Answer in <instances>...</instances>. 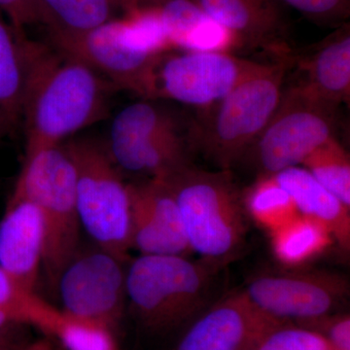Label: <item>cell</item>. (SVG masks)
Listing matches in <instances>:
<instances>
[{
	"label": "cell",
	"mask_w": 350,
	"mask_h": 350,
	"mask_svg": "<svg viewBox=\"0 0 350 350\" xmlns=\"http://www.w3.org/2000/svg\"><path fill=\"white\" fill-rule=\"evenodd\" d=\"M51 338L66 350H119L117 334L111 329L63 312Z\"/></svg>",
	"instance_id": "484cf974"
},
{
	"label": "cell",
	"mask_w": 350,
	"mask_h": 350,
	"mask_svg": "<svg viewBox=\"0 0 350 350\" xmlns=\"http://www.w3.org/2000/svg\"><path fill=\"white\" fill-rule=\"evenodd\" d=\"M317 181L350 208V160L347 149L331 137L301 163Z\"/></svg>",
	"instance_id": "d4e9b609"
},
{
	"label": "cell",
	"mask_w": 350,
	"mask_h": 350,
	"mask_svg": "<svg viewBox=\"0 0 350 350\" xmlns=\"http://www.w3.org/2000/svg\"><path fill=\"white\" fill-rule=\"evenodd\" d=\"M10 135V131L8 130V126H7L5 121H4L1 115H0V138L3 137L4 135Z\"/></svg>",
	"instance_id": "836d02e7"
},
{
	"label": "cell",
	"mask_w": 350,
	"mask_h": 350,
	"mask_svg": "<svg viewBox=\"0 0 350 350\" xmlns=\"http://www.w3.org/2000/svg\"><path fill=\"white\" fill-rule=\"evenodd\" d=\"M43 252L44 227L38 206L12 193L0 220V267L22 286L36 292Z\"/></svg>",
	"instance_id": "2e32d148"
},
{
	"label": "cell",
	"mask_w": 350,
	"mask_h": 350,
	"mask_svg": "<svg viewBox=\"0 0 350 350\" xmlns=\"http://www.w3.org/2000/svg\"><path fill=\"white\" fill-rule=\"evenodd\" d=\"M290 86L335 109L350 100V25L349 23L314 45L291 55ZM287 76V75H286Z\"/></svg>",
	"instance_id": "4fadbf2b"
},
{
	"label": "cell",
	"mask_w": 350,
	"mask_h": 350,
	"mask_svg": "<svg viewBox=\"0 0 350 350\" xmlns=\"http://www.w3.org/2000/svg\"><path fill=\"white\" fill-rule=\"evenodd\" d=\"M161 179L178 206L192 253L222 268L237 259L247 228L231 170L211 172L190 163Z\"/></svg>",
	"instance_id": "3957f363"
},
{
	"label": "cell",
	"mask_w": 350,
	"mask_h": 350,
	"mask_svg": "<svg viewBox=\"0 0 350 350\" xmlns=\"http://www.w3.org/2000/svg\"><path fill=\"white\" fill-rule=\"evenodd\" d=\"M129 262V261H128ZM94 245L64 269L57 286L64 314L89 320L118 334L126 310V262Z\"/></svg>",
	"instance_id": "30bf717a"
},
{
	"label": "cell",
	"mask_w": 350,
	"mask_h": 350,
	"mask_svg": "<svg viewBox=\"0 0 350 350\" xmlns=\"http://www.w3.org/2000/svg\"><path fill=\"white\" fill-rule=\"evenodd\" d=\"M214 22L224 27L243 49L260 51L273 59L293 52L289 24L278 0H194Z\"/></svg>",
	"instance_id": "5bb4252c"
},
{
	"label": "cell",
	"mask_w": 350,
	"mask_h": 350,
	"mask_svg": "<svg viewBox=\"0 0 350 350\" xmlns=\"http://www.w3.org/2000/svg\"><path fill=\"white\" fill-rule=\"evenodd\" d=\"M282 323L260 312L239 290L202 310L170 350H250L265 334Z\"/></svg>",
	"instance_id": "8fae6325"
},
{
	"label": "cell",
	"mask_w": 350,
	"mask_h": 350,
	"mask_svg": "<svg viewBox=\"0 0 350 350\" xmlns=\"http://www.w3.org/2000/svg\"><path fill=\"white\" fill-rule=\"evenodd\" d=\"M20 350H56L54 345L49 338H41V340H34L29 342Z\"/></svg>",
	"instance_id": "1f68e13d"
},
{
	"label": "cell",
	"mask_w": 350,
	"mask_h": 350,
	"mask_svg": "<svg viewBox=\"0 0 350 350\" xmlns=\"http://www.w3.org/2000/svg\"><path fill=\"white\" fill-rule=\"evenodd\" d=\"M298 11L315 24L338 27L350 16V0H278Z\"/></svg>",
	"instance_id": "83f0119b"
},
{
	"label": "cell",
	"mask_w": 350,
	"mask_h": 350,
	"mask_svg": "<svg viewBox=\"0 0 350 350\" xmlns=\"http://www.w3.org/2000/svg\"><path fill=\"white\" fill-rule=\"evenodd\" d=\"M47 42L84 62L119 91H126L154 57L133 46L121 17L75 36H47Z\"/></svg>",
	"instance_id": "9a60e30c"
},
{
	"label": "cell",
	"mask_w": 350,
	"mask_h": 350,
	"mask_svg": "<svg viewBox=\"0 0 350 350\" xmlns=\"http://www.w3.org/2000/svg\"><path fill=\"white\" fill-rule=\"evenodd\" d=\"M0 310L11 313L22 323L38 328L51 338L62 312L22 286L0 267Z\"/></svg>",
	"instance_id": "cb8c5ba5"
},
{
	"label": "cell",
	"mask_w": 350,
	"mask_h": 350,
	"mask_svg": "<svg viewBox=\"0 0 350 350\" xmlns=\"http://www.w3.org/2000/svg\"><path fill=\"white\" fill-rule=\"evenodd\" d=\"M193 1H194V0H193Z\"/></svg>",
	"instance_id": "e575fe53"
},
{
	"label": "cell",
	"mask_w": 350,
	"mask_h": 350,
	"mask_svg": "<svg viewBox=\"0 0 350 350\" xmlns=\"http://www.w3.org/2000/svg\"><path fill=\"white\" fill-rule=\"evenodd\" d=\"M273 176L291 196L299 214L323 225L342 250L349 252V207L345 206L300 165L282 170Z\"/></svg>",
	"instance_id": "ac0fdd59"
},
{
	"label": "cell",
	"mask_w": 350,
	"mask_h": 350,
	"mask_svg": "<svg viewBox=\"0 0 350 350\" xmlns=\"http://www.w3.org/2000/svg\"><path fill=\"white\" fill-rule=\"evenodd\" d=\"M0 11L19 36H27V27L39 25L36 0H0Z\"/></svg>",
	"instance_id": "f1b7e54d"
},
{
	"label": "cell",
	"mask_w": 350,
	"mask_h": 350,
	"mask_svg": "<svg viewBox=\"0 0 350 350\" xmlns=\"http://www.w3.org/2000/svg\"><path fill=\"white\" fill-rule=\"evenodd\" d=\"M291 55L262 62L222 100L204 110L202 122L196 123L195 153L221 170H231L245 159L280 105Z\"/></svg>",
	"instance_id": "277c9868"
},
{
	"label": "cell",
	"mask_w": 350,
	"mask_h": 350,
	"mask_svg": "<svg viewBox=\"0 0 350 350\" xmlns=\"http://www.w3.org/2000/svg\"><path fill=\"white\" fill-rule=\"evenodd\" d=\"M29 342H7V344H0V350H20Z\"/></svg>",
	"instance_id": "d6a6232c"
},
{
	"label": "cell",
	"mask_w": 350,
	"mask_h": 350,
	"mask_svg": "<svg viewBox=\"0 0 350 350\" xmlns=\"http://www.w3.org/2000/svg\"><path fill=\"white\" fill-rule=\"evenodd\" d=\"M244 211L269 232L299 215L293 199L273 175H261L244 193Z\"/></svg>",
	"instance_id": "603a6c76"
},
{
	"label": "cell",
	"mask_w": 350,
	"mask_h": 350,
	"mask_svg": "<svg viewBox=\"0 0 350 350\" xmlns=\"http://www.w3.org/2000/svg\"><path fill=\"white\" fill-rule=\"evenodd\" d=\"M47 36H75L117 19L135 0H36Z\"/></svg>",
	"instance_id": "ffe728a7"
},
{
	"label": "cell",
	"mask_w": 350,
	"mask_h": 350,
	"mask_svg": "<svg viewBox=\"0 0 350 350\" xmlns=\"http://www.w3.org/2000/svg\"><path fill=\"white\" fill-rule=\"evenodd\" d=\"M195 125L160 100L142 98L114 117L107 139L103 142L107 149L117 148L169 133L192 131Z\"/></svg>",
	"instance_id": "d6986e66"
},
{
	"label": "cell",
	"mask_w": 350,
	"mask_h": 350,
	"mask_svg": "<svg viewBox=\"0 0 350 350\" xmlns=\"http://www.w3.org/2000/svg\"><path fill=\"white\" fill-rule=\"evenodd\" d=\"M27 327L11 313L0 310V344L27 342L25 329Z\"/></svg>",
	"instance_id": "4dcf8cb0"
},
{
	"label": "cell",
	"mask_w": 350,
	"mask_h": 350,
	"mask_svg": "<svg viewBox=\"0 0 350 350\" xmlns=\"http://www.w3.org/2000/svg\"><path fill=\"white\" fill-rule=\"evenodd\" d=\"M250 350H334L325 338L312 329L282 323L269 330Z\"/></svg>",
	"instance_id": "4316f807"
},
{
	"label": "cell",
	"mask_w": 350,
	"mask_h": 350,
	"mask_svg": "<svg viewBox=\"0 0 350 350\" xmlns=\"http://www.w3.org/2000/svg\"><path fill=\"white\" fill-rule=\"evenodd\" d=\"M338 109L285 83L280 105L246 157L259 176L301 165L320 145L335 137Z\"/></svg>",
	"instance_id": "ba28073f"
},
{
	"label": "cell",
	"mask_w": 350,
	"mask_h": 350,
	"mask_svg": "<svg viewBox=\"0 0 350 350\" xmlns=\"http://www.w3.org/2000/svg\"><path fill=\"white\" fill-rule=\"evenodd\" d=\"M269 237L276 260L290 268L314 259L335 241L323 225L301 214Z\"/></svg>",
	"instance_id": "7402d4cb"
},
{
	"label": "cell",
	"mask_w": 350,
	"mask_h": 350,
	"mask_svg": "<svg viewBox=\"0 0 350 350\" xmlns=\"http://www.w3.org/2000/svg\"><path fill=\"white\" fill-rule=\"evenodd\" d=\"M262 62L232 53L172 49L156 55L126 92L144 100L213 107Z\"/></svg>",
	"instance_id": "52a82bcc"
},
{
	"label": "cell",
	"mask_w": 350,
	"mask_h": 350,
	"mask_svg": "<svg viewBox=\"0 0 350 350\" xmlns=\"http://www.w3.org/2000/svg\"><path fill=\"white\" fill-rule=\"evenodd\" d=\"M75 163L76 204L82 230L94 245L128 262L131 247V202L123 172L105 142L78 137L64 142Z\"/></svg>",
	"instance_id": "8992f818"
},
{
	"label": "cell",
	"mask_w": 350,
	"mask_h": 350,
	"mask_svg": "<svg viewBox=\"0 0 350 350\" xmlns=\"http://www.w3.org/2000/svg\"><path fill=\"white\" fill-rule=\"evenodd\" d=\"M131 202V247L140 255L190 256L180 213L161 178L128 183Z\"/></svg>",
	"instance_id": "7c38bea8"
},
{
	"label": "cell",
	"mask_w": 350,
	"mask_h": 350,
	"mask_svg": "<svg viewBox=\"0 0 350 350\" xmlns=\"http://www.w3.org/2000/svg\"><path fill=\"white\" fill-rule=\"evenodd\" d=\"M25 157L63 144L105 119L119 90L98 71L50 43L23 39Z\"/></svg>",
	"instance_id": "6da1fadb"
},
{
	"label": "cell",
	"mask_w": 350,
	"mask_h": 350,
	"mask_svg": "<svg viewBox=\"0 0 350 350\" xmlns=\"http://www.w3.org/2000/svg\"><path fill=\"white\" fill-rule=\"evenodd\" d=\"M222 267L178 255H139L126 262V308L152 335L186 326L211 305Z\"/></svg>",
	"instance_id": "7a4b0ae2"
},
{
	"label": "cell",
	"mask_w": 350,
	"mask_h": 350,
	"mask_svg": "<svg viewBox=\"0 0 350 350\" xmlns=\"http://www.w3.org/2000/svg\"><path fill=\"white\" fill-rule=\"evenodd\" d=\"M306 327L321 334L334 350H350L349 314L337 312Z\"/></svg>",
	"instance_id": "f546056e"
},
{
	"label": "cell",
	"mask_w": 350,
	"mask_h": 350,
	"mask_svg": "<svg viewBox=\"0 0 350 350\" xmlns=\"http://www.w3.org/2000/svg\"><path fill=\"white\" fill-rule=\"evenodd\" d=\"M0 11V115L10 133L22 125L25 59L23 39Z\"/></svg>",
	"instance_id": "44dd1931"
},
{
	"label": "cell",
	"mask_w": 350,
	"mask_h": 350,
	"mask_svg": "<svg viewBox=\"0 0 350 350\" xmlns=\"http://www.w3.org/2000/svg\"><path fill=\"white\" fill-rule=\"evenodd\" d=\"M135 5L148 7L158 15L174 49L232 54L243 49L193 0H137Z\"/></svg>",
	"instance_id": "e0dca14e"
},
{
	"label": "cell",
	"mask_w": 350,
	"mask_h": 350,
	"mask_svg": "<svg viewBox=\"0 0 350 350\" xmlns=\"http://www.w3.org/2000/svg\"><path fill=\"white\" fill-rule=\"evenodd\" d=\"M14 194L31 200L41 214L44 252L41 273L57 293L64 269L80 250L82 226L76 204L75 163L64 144L25 157Z\"/></svg>",
	"instance_id": "5b68a950"
},
{
	"label": "cell",
	"mask_w": 350,
	"mask_h": 350,
	"mask_svg": "<svg viewBox=\"0 0 350 350\" xmlns=\"http://www.w3.org/2000/svg\"><path fill=\"white\" fill-rule=\"evenodd\" d=\"M241 291L271 319L306 327L340 312L349 283L330 271H276L254 276Z\"/></svg>",
	"instance_id": "9c48e42d"
}]
</instances>
